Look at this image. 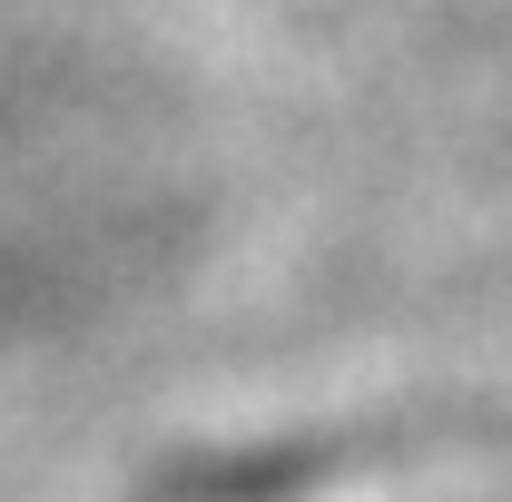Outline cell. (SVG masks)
<instances>
[{"mask_svg":"<svg viewBox=\"0 0 512 502\" xmlns=\"http://www.w3.org/2000/svg\"><path fill=\"white\" fill-rule=\"evenodd\" d=\"M306 502H512V463L503 453H424L394 473H345V493H306Z\"/></svg>","mask_w":512,"mask_h":502,"instance_id":"obj_1","label":"cell"}]
</instances>
